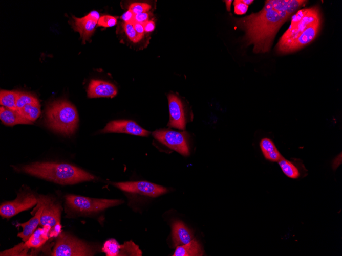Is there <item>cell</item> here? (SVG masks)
<instances>
[{"label": "cell", "mask_w": 342, "mask_h": 256, "mask_svg": "<svg viewBox=\"0 0 342 256\" xmlns=\"http://www.w3.org/2000/svg\"><path fill=\"white\" fill-rule=\"evenodd\" d=\"M37 206H42L44 208L40 217L39 225L41 227L48 226L51 227V237H56L60 233V217L62 207L60 203L48 196H37Z\"/></svg>", "instance_id": "cell-7"}, {"label": "cell", "mask_w": 342, "mask_h": 256, "mask_svg": "<svg viewBox=\"0 0 342 256\" xmlns=\"http://www.w3.org/2000/svg\"><path fill=\"white\" fill-rule=\"evenodd\" d=\"M151 8V6L147 3L136 2L130 5L129 10L132 11L134 15H136L147 12Z\"/></svg>", "instance_id": "cell-29"}, {"label": "cell", "mask_w": 342, "mask_h": 256, "mask_svg": "<svg viewBox=\"0 0 342 256\" xmlns=\"http://www.w3.org/2000/svg\"><path fill=\"white\" fill-rule=\"evenodd\" d=\"M28 249L24 242L12 248L1 252V255H27Z\"/></svg>", "instance_id": "cell-28"}, {"label": "cell", "mask_w": 342, "mask_h": 256, "mask_svg": "<svg viewBox=\"0 0 342 256\" xmlns=\"http://www.w3.org/2000/svg\"><path fill=\"white\" fill-rule=\"evenodd\" d=\"M322 22L318 6L299 10L292 16L289 27L276 44V52L282 54H288L307 45L317 36Z\"/></svg>", "instance_id": "cell-2"}, {"label": "cell", "mask_w": 342, "mask_h": 256, "mask_svg": "<svg viewBox=\"0 0 342 256\" xmlns=\"http://www.w3.org/2000/svg\"><path fill=\"white\" fill-rule=\"evenodd\" d=\"M169 111L168 125L172 127L184 130L186 121L183 106L181 100L175 95H168Z\"/></svg>", "instance_id": "cell-14"}, {"label": "cell", "mask_w": 342, "mask_h": 256, "mask_svg": "<svg viewBox=\"0 0 342 256\" xmlns=\"http://www.w3.org/2000/svg\"><path fill=\"white\" fill-rule=\"evenodd\" d=\"M121 199H99L68 194L65 196L68 214H88L98 213L123 203Z\"/></svg>", "instance_id": "cell-5"}, {"label": "cell", "mask_w": 342, "mask_h": 256, "mask_svg": "<svg viewBox=\"0 0 342 256\" xmlns=\"http://www.w3.org/2000/svg\"><path fill=\"white\" fill-rule=\"evenodd\" d=\"M102 250L107 256L142 255V254L138 246L133 242L131 241L119 245L114 239L106 241Z\"/></svg>", "instance_id": "cell-13"}, {"label": "cell", "mask_w": 342, "mask_h": 256, "mask_svg": "<svg viewBox=\"0 0 342 256\" xmlns=\"http://www.w3.org/2000/svg\"><path fill=\"white\" fill-rule=\"evenodd\" d=\"M45 121L47 126L52 130L64 135H71L77 127L78 112L67 100L55 101L47 108Z\"/></svg>", "instance_id": "cell-4"}, {"label": "cell", "mask_w": 342, "mask_h": 256, "mask_svg": "<svg viewBox=\"0 0 342 256\" xmlns=\"http://www.w3.org/2000/svg\"><path fill=\"white\" fill-rule=\"evenodd\" d=\"M145 32L149 33L154 31L155 28V22L153 20H148L143 24Z\"/></svg>", "instance_id": "cell-34"}, {"label": "cell", "mask_w": 342, "mask_h": 256, "mask_svg": "<svg viewBox=\"0 0 342 256\" xmlns=\"http://www.w3.org/2000/svg\"><path fill=\"white\" fill-rule=\"evenodd\" d=\"M278 163L284 174L288 177L297 179L300 177L299 169L292 162L283 158L278 161Z\"/></svg>", "instance_id": "cell-25"}, {"label": "cell", "mask_w": 342, "mask_h": 256, "mask_svg": "<svg viewBox=\"0 0 342 256\" xmlns=\"http://www.w3.org/2000/svg\"><path fill=\"white\" fill-rule=\"evenodd\" d=\"M289 17L284 12L271 7L268 1L257 13L236 20V26L244 30L247 45L253 44L254 53L269 52L275 36L283 24Z\"/></svg>", "instance_id": "cell-1"}, {"label": "cell", "mask_w": 342, "mask_h": 256, "mask_svg": "<svg viewBox=\"0 0 342 256\" xmlns=\"http://www.w3.org/2000/svg\"><path fill=\"white\" fill-rule=\"evenodd\" d=\"M73 17L74 20L72 25L73 29L79 33L83 43H85L95 31L100 18L99 14L96 11H92L83 17Z\"/></svg>", "instance_id": "cell-12"}, {"label": "cell", "mask_w": 342, "mask_h": 256, "mask_svg": "<svg viewBox=\"0 0 342 256\" xmlns=\"http://www.w3.org/2000/svg\"><path fill=\"white\" fill-rule=\"evenodd\" d=\"M102 133H125L141 136H148L150 132L143 129L135 122L119 120L108 123L101 130Z\"/></svg>", "instance_id": "cell-11"}, {"label": "cell", "mask_w": 342, "mask_h": 256, "mask_svg": "<svg viewBox=\"0 0 342 256\" xmlns=\"http://www.w3.org/2000/svg\"><path fill=\"white\" fill-rule=\"evenodd\" d=\"M272 8L278 12L285 13L289 17L308 1L305 0H268Z\"/></svg>", "instance_id": "cell-18"}, {"label": "cell", "mask_w": 342, "mask_h": 256, "mask_svg": "<svg viewBox=\"0 0 342 256\" xmlns=\"http://www.w3.org/2000/svg\"><path fill=\"white\" fill-rule=\"evenodd\" d=\"M264 157L272 162H277L284 158L277 150L273 141L270 138H263L260 143Z\"/></svg>", "instance_id": "cell-21"}, {"label": "cell", "mask_w": 342, "mask_h": 256, "mask_svg": "<svg viewBox=\"0 0 342 256\" xmlns=\"http://www.w3.org/2000/svg\"><path fill=\"white\" fill-rule=\"evenodd\" d=\"M203 251L200 244L196 239L189 243L177 246L173 256H199L202 255Z\"/></svg>", "instance_id": "cell-22"}, {"label": "cell", "mask_w": 342, "mask_h": 256, "mask_svg": "<svg viewBox=\"0 0 342 256\" xmlns=\"http://www.w3.org/2000/svg\"><path fill=\"white\" fill-rule=\"evenodd\" d=\"M37 203V196L35 194L28 191H22L18 193L14 200L1 204L0 214L3 218H9L31 208Z\"/></svg>", "instance_id": "cell-8"}, {"label": "cell", "mask_w": 342, "mask_h": 256, "mask_svg": "<svg viewBox=\"0 0 342 256\" xmlns=\"http://www.w3.org/2000/svg\"><path fill=\"white\" fill-rule=\"evenodd\" d=\"M123 28L128 38L134 43L138 42L143 37L136 31L132 24L124 22Z\"/></svg>", "instance_id": "cell-27"}, {"label": "cell", "mask_w": 342, "mask_h": 256, "mask_svg": "<svg viewBox=\"0 0 342 256\" xmlns=\"http://www.w3.org/2000/svg\"><path fill=\"white\" fill-rule=\"evenodd\" d=\"M242 1L247 6L251 5L253 2L252 0H242Z\"/></svg>", "instance_id": "cell-37"}, {"label": "cell", "mask_w": 342, "mask_h": 256, "mask_svg": "<svg viewBox=\"0 0 342 256\" xmlns=\"http://www.w3.org/2000/svg\"><path fill=\"white\" fill-rule=\"evenodd\" d=\"M51 237V227L48 226L39 228L24 242L28 248H38L42 246Z\"/></svg>", "instance_id": "cell-20"}, {"label": "cell", "mask_w": 342, "mask_h": 256, "mask_svg": "<svg viewBox=\"0 0 342 256\" xmlns=\"http://www.w3.org/2000/svg\"><path fill=\"white\" fill-rule=\"evenodd\" d=\"M193 235L190 229L180 221H176L172 225V239L175 246L184 245L193 240Z\"/></svg>", "instance_id": "cell-16"}, {"label": "cell", "mask_w": 342, "mask_h": 256, "mask_svg": "<svg viewBox=\"0 0 342 256\" xmlns=\"http://www.w3.org/2000/svg\"><path fill=\"white\" fill-rule=\"evenodd\" d=\"M88 97L90 98L115 97L117 93L116 86L113 84L100 80H91L88 88Z\"/></svg>", "instance_id": "cell-15"}, {"label": "cell", "mask_w": 342, "mask_h": 256, "mask_svg": "<svg viewBox=\"0 0 342 256\" xmlns=\"http://www.w3.org/2000/svg\"><path fill=\"white\" fill-rule=\"evenodd\" d=\"M122 191L156 197L166 193L164 187L145 181L114 182L112 183Z\"/></svg>", "instance_id": "cell-10"}, {"label": "cell", "mask_w": 342, "mask_h": 256, "mask_svg": "<svg viewBox=\"0 0 342 256\" xmlns=\"http://www.w3.org/2000/svg\"><path fill=\"white\" fill-rule=\"evenodd\" d=\"M43 208L42 206L36 205L33 210V212L36 210L34 216L28 221L19 224L23 230L22 232L18 233L17 236L21 238L24 242L27 241L29 239L39 224Z\"/></svg>", "instance_id": "cell-17"}, {"label": "cell", "mask_w": 342, "mask_h": 256, "mask_svg": "<svg viewBox=\"0 0 342 256\" xmlns=\"http://www.w3.org/2000/svg\"><path fill=\"white\" fill-rule=\"evenodd\" d=\"M149 15L147 12L135 15L134 22L144 24L148 20Z\"/></svg>", "instance_id": "cell-33"}, {"label": "cell", "mask_w": 342, "mask_h": 256, "mask_svg": "<svg viewBox=\"0 0 342 256\" xmlns=\"http://www.w3.org/2000/svg\"><path fill=\"white\" fill-rule=\"evenodd\" d=\"M37 102H39L38 99L31 94L17 91L16 108L17 110L28 104Z\"/></svg>", "instance_id": "cell-26"}, {"label": "cell", "mask_w": 342, "mask_h": 256, "mask_svg": "<svg viewBox=\"0 0 342 256\" xmlns=\"http://www.w3.org/2000/svg\"><path fill=\"white\" fill-rule=\"evenodd\" d=\"M234 12L238 15L244 14L247 11L248 6L245 4L242 0H236L233 2Z\"/></svg>", "instance_id": "cell-31"}, {"label": "cell", "mask_w": 342, "mask_h": 256, "mask_svg": "<svg viewBox=\"0 0 342 256\" xmlns=\"http://www.w3.org/2000/svg\"><path fill=\"white\" fill-rule=\"evenodd\" d=\"M95 250L92 246L76 237L67 233H59L57 236L53 252V256L94 255Z\"/></svg>", "instance_id": "cell-6"}, {"label": "cell", "mask_w": 342, "mask_h": 256, "mask_svg": "<svg viewBox=\"0 0 342 256\" xmlns=\"http://www.w3.org/2000/svg\"><path fill=\"white\" fill-rule=\"evenodd\" d=\"M155 138L184 156L189 154L186 133L167 129L157 130L153 132Z\"/></svg>", "instance_id": "cell-9"}, {"label": "cell", "mask_w": 342, "mask_h": 256, "mask_svg": "<svg viewBox=\"0 0 342 256\" xmlns=\"http://www.w3.org/2000/svg\"><path fill=\"white\" fill-rule=\"evenodd\" d=\"M17 111L23 117L33 122L40 114V104L39 102L28 104Z\"/></svg>", "instance_id": "cell-23"}, {"label": "cell", "mask_w": 342, "mask_h": 256, "mask_svg": "<svg viewBox=\"0 0 342 256\" xmlns=\"http://www.w3.org/2000/svg\"><path fill=\"white\" fill-rule=\"evenodd\" d=\"M17 91L1 90L0 103L4 107L17 110L16 108Z\"/></svg>", "instance_id": "cell-24"}, {"label": "cell", "mask_w": 342, "mask_h": 256, "mask_svg": "<svg viewBox=\"0 0 342 256\" xmlns=\"http://www.w3.org/2000/svg\"><path fill=\"white\" fill-rule=\"evenodd\" d=\"M14 169L62 185L74 184L95 178L82 169L67 163L34 162L15 166Z\"/></svg>", "instance_id": "cell-3"}, {"label": "cell", "mask_w": 342, "mask_h": 256, "mask_svg": "<svg viewBox=\"0 0 342 256\" xmlns=\"http://www.w3.org/2000/svg\"><path fill=\"white\" fill-rule=\"evenodd\" d=\"M117 23V18L109 15H104L100 17L98 22V26L103 27H111L115 26Z\"/></svg>", "instance_id": "cell-30"}, {"label": "cell", "mask_w": 342, "mask_h": 256, "mask_svg": "<svg viewBox=\"0 0 342 256\" xmlns=\"http://www.w3.org/2000/svg\"><path fill=\"white\" fill-rule=\"evenodd\" d=\"M134 17L135 15L133 12L128 10L121 16V18L124 22L132 24L134 22Z\"/></svg>", "instance_id": "cell-32"}, {"label": "cell", "mask_w": 342, "mask_h": 256, "mask_svg": "<svg viewBox=\"0 0 342 256\" xmlns=\"http://www.w3.org/2000/svg\"><path fill=\"white\" fill-rule=\"evenodd\" d=\"M0 119L7 126L17 124H32V122L23 117L17 110H14L2 106L0 108Z\"/></svg>", "instance_id": "cell-19"}, {"label": "cell", "mask_w": 342, "mask_h": 256, "mask_svg": "<svg viewBox=\"0 0 342 256\" xmlns=\"http://www.w3.org/2000/svg\"><path fill=\"white\" fill-rule=\"evenodd\" d=\"M133 25V27L136 30V31L140 35H142L144 36V28L143 26V24L136 22H134L133 24H132Z\"/></svg>", "instance_id": "cell-35"}, {"label": "cell", "mask_w": 342, "mask_h": 256, "mask_svg": "<svg viewBox=\"0 0 342 256\" xmlns=\"http://www.w3.org/2000/svg\"><path fill=\"white\" fill-rule=\"evenodd\" d=\"M224 2H225V5H226V7L227 10L228 11H230L231 5L232 3V1L225 0V1H224Z\"/></svg>", "instance_id": "cell-36"}]
</instances>
